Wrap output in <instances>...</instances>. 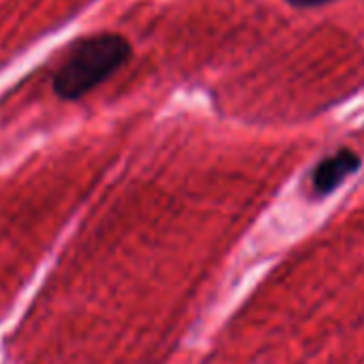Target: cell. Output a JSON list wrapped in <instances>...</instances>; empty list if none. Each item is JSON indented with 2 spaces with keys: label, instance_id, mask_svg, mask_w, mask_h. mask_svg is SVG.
I'll list each match as a JSON object with an SVG mask.
<instances>
[{
  "label": "cell",
  "instance_id": "1",
  "mask_svg": "<svg viewBox=\"0 0 364 364\" xmlns=\"http://www.w3.org/2000/svg\"><path fill=\"white\" fill-rule=\"evenodd\" d=\"M131 54L129 39L118 33H99L75 41L54 73L52 86L56 97L65 101L82 99L124 67Z\"/></svg>",
  "mask_w": 364,
  "mask_h": 364
},
{
  "label": "cell",
  "instance_id": "2",
  "mask_svg": "<svg viewBox=\"0 0 364 364\" xmlns=\"http://www.w3.org/2000/svg\"><path fill=\"white\" fill-rule=\"evenodd\" d=\"M358 167H360V156L349 148H343L338 152L328 154L311 171V191H313V196H317V198L330 196L334 189H338L343 185V182Z\"/></svg>",
  "mask_w": 364,
  "mask_h": 364
},
{
  "label": "cell",
  "instance_id": "3",
  "mask_svg": "<svg viewBox=\"0 0 364 364\" xmlns=\"http://www.w3.org/2000/svg\"><path fill=\"white\" fill-rule=\"evenodd\" d=\"M285 3L294 9H317V7H326L330 3H336V0H285Z\"/></svg>",
  "mask_w": 364,
  "mask_h": 364
}]
</instances>
